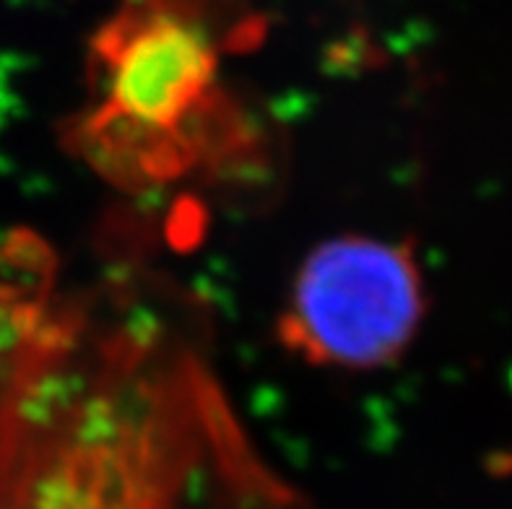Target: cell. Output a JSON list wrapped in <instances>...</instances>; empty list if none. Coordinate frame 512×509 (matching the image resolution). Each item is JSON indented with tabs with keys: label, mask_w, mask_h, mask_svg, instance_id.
<instances>
[{
	"label": "cell",
	"mask_w": 512,
	"mask_h": 509,
	"mask_svg": "<svg viewBox=\"0 0 512 509\" xmlns=\"http://www.w3.org/2000/svg\"><path fill=\"white\" fill-rule=\"evenodd\" d=\"M419 312L422 289L406 252L372 239H338L299 273L292 333L318 359L370 367L406 346Z\"/></svg>",
	"instance_id": "6da1fadb"
},
{
	"label": "cell",
	"mask_w": 512,
	"mask_h": 509,
	"mask_svg": "<svg viewBox=\"0 0 512 509\" xmlns=\"http://www.w3.org/2000/svg\"><path fill=\"white\" fill-rule=\"evenodd\" d=\"M107 110L136 128H164L188 112L216 68L206 26L172 0H141L102 32Z\"/></svg>",
	"instance_id": "7a4b0ae2"
},
{
	"label": "cell",
	"mask_w": 512,
	"mask_h": 509,
	"mask_svg": "<svg viewBox=\"0 0 512 509\" xmlns=\"http://www.w3.org/2000/svg\"><path fill=\"white\" fill-rule=\"evenodd\" d=\"M11 110H13V86H11V78H8V71L0 65V130H3V125H6Z\"/></svg>",
	"instance_id": "3957f363"
}]
</instances>
